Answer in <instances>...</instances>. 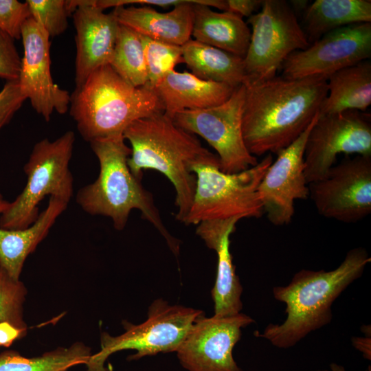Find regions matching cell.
Returning <instances> with one entry per match:
<instances>
[{
	"label": "cell",
	"mask_w": 371,
	"mask_h": 371,
	"mask_svg": "<svg viewBox=\"0 0 371 371\" xmlns=\"http://www.w3.org/2000/svg\"><path fill=\"white\" fill-rule=\"evenodd\" d=\"M140 36L144 45L148 84L155 88L178 64L184 63L182 47Z\"/></svg>",
	"instance_id": "28"
},
{
	"label": "cell",
	"mask_w": 371,
	"mask_h": 371,
	"mask_svg": "<svg viewBox=\"0 0 371 371\" xmlns=\"http://www.w3.org/2000/svg\"><path fill=\"white\" fill-rule=\"evenodd\" d=\"M131 145L127 164L142 179L143 171L155 170L165 175L176 191L175 218L183 223L194 198L196 179L192 167L212 156L195 135L177 126L164 111L137 119L124 131Z\"/></svg>",
	"instance_id": "3"
},
{
	"label": "cell",
	"mask_w": 371,
	"mask_h": 371,
	"mask_svg": "<svg viewBox=\"0 0 371 371\" xmlns=\"http://www.w3.org/2000/svg\"><path fill=\"white\" fill-rule=\"evenodd\" d=\"M67 5L74 13L76 31L75 82L78 87L95 70L110 64L120 24L113 11L106 14L85 0L67 1Z\"/></svg>",
	"instance_id": "17"
},
{
	"label": "cell",
	"mask_w": 371,
	"mask_h": 371,
	"mask_svg": "<svg viewBox=\"0 0 371 371\" xmlns=\"http://www.w3.org/2000/svg\"><path fill=\"white\" fill-rule=\"evenodd\" d=\"M255 322L243 313L227 317L199 316L175 352L188 371H244L233 357L242 329Z\"/></svg>",
	"instance_id": "14"
},
{
	"label": "cell",
	"mask_w": 371,
	"mask_h": 371,
	"mask_svg": "<svg viewBox=\"0 0 371 371\" xmlns=\"http://www.w3.org/2000/svg\"><path fill=\"white\" fill-rule=\"evenodd\" d=\"M25 100L18 80L7 81L0 91V130L9 123Z\"/></svg>",
	"instance_id": "33"
},
{
	"label": "cell",
	"mask_w": 371,
	"mask_h": 371,
	"mask_svg": "<svg viewBox=\"0 0 371 371\" xmlns=\"http://www.w3.org/2000/svg\"><path fill=\"white\" fill-rule=\"evenodd\" d=\"M31 17L38 23L50 37L63 34L67 27L69 11L67 1L27 0Z\"/></svg>",
	"instance_id": "30"
},
{
	"label": "cell",
	"mask_w": 371,
	"mask_h": 371,
	"mask_svg": "<svg viewBox=\"0 0 371 371\" xmlns=\"http://www.w3.org/2000/svg\"><path fill=\"white\" fill-rule=\"evenodd\" d=\"M109 65L130 85L139 87L148 84L147 68L141 36L121 24L119 25L117 41Z\"/></svg>",
	"instance_id": "27"
},
{
	"label": "cell",
	"mask_w": 371,
	"mask_h": 371,
	"mask_svg": "<svg viewBox=\"0 0 371 371\" xmlns=\"http://www.w3.org/2000/svg\"><path fill=\"white\" fill-rule=\"evenodd\" d=\"M14 40L0 30V78L7 81L18 80L21 69V58Z\"/></svg>",
	"instance_id": "32"
},
{
	"label": "cell",
	"mask_w": 371,
	"mask_h": 371,
	"mask_svg": "<svg viewBox=\"0 0 371 371\" xmlns=\"http://www.w3.org/2000/svg\"><path fill=\"white\" fill-rule=\"evenodd\" d=\"M330 370H317L315 371H346L343 366L339 365L336 363H331L329 366ZM364 371H371L370 366Z\"/></svg>",
	"instance_id": "38"
},
{
	"label": "cell",
	"mask_w": 371,
	"mask_h": 371,
	"mask_svg": "<svg viewBox=\"0 0 371 371\" xmlns=\"http://www.w3.org/2000/svg\"><path fill=\"white\" fill-rule=\"evenodd\" d=\"M124 140L120 135L90 142L100 172L95 181L78 190L76 202L89 214L109 217L117 230L125 227L131 210H139L142 217L154 225L177 256L180 242L164 226L152 194L131 172L127 160L131 148Z\"/></svg>",
	"instance_id": "4"
},
{
	"label": "cell",
	"mask_w": 371,
	"mask_h": 371,
	"mask_svg": "<svg viewBox=\"0 0 371 371\" xmlns=\"http://www.w3.org/2000/svg\"><path fill=\"white\" fill-rule=\"evenodd\" d=\"M74 133L69 131L54 141L45 138L33 147L24 166L27 182L23 191L0 214V227L24 229L39 216L38 204L49 196L68 204L73 196L74 179L69 169Z\"/></svg>",
	"instance_id": "7"
},
{
	"label": "cell",
	"mask_w": 371,
	"mask_h": 371,
	"mask_svg": "<svg viewBox=\"0 0 371 371\" xmlns=\"http://www.w3.org/2000/svg\"><path fill=\"white\" fill-rule=\"evenodd\" d=\"M318 116L319 113L297 139L276 154V159L258 186V196L263 213L274 225L289 224L295 213V201L309 197L304 155L307 137Z\"/></svg>",
	"instance_id": "15"
},
{
	"label": "cell",
	"mask_w": 371,
	"mask_h": 371,
	"mask_svg": "<svg viewBox=\"0 0 371 371\" xmlns=\"http://www.w3.org/2000/svg\"><path fill=\"white\" fill-rule=\"evenodd\" d=\"M371 57V23L349 25L323 35L283 63L282 76L302 78L333 73Z\"/></svg>",
	"instance_id": "13"
},
{
	"label": "cell",
	"mask_w": 371,
	"mask_h": 371,
	"mask_svg": "<svg viewBox=\"0 0 371 371\" xmlns=\"http://www.w3.org/2000/svg\"><path fill=\"white\" fill-rule=\"evenodd\" d=\"M203 311L181 305H171L161 298L154 300L148 309L145 322L133 324L122 322L124 333L112 336L102 333L100 350L92 354L85 364L88 371H108L104 366L112 354L134 350L128 360L162 352H176L196 318Z\"/></svg>",
	"instance_id": "8"
},
{
	"label": "cell",
	"mask_w": 371,
	"mask_h": 371,
	"mask_svg": "<svg viewBox=\"0 0 371 371\" xmlns=\"http://www.w3.org/2000/svg\"><path fill=\"white\" fill-rule=\"evenodd\" d=\"M193 10L194 40L244 58L251 30L242 16L227 11L216 12L203 4H194Z\"/></svg>",
	"instance_id": "21"
},
{
	"label": "cell",
	"mask_w": 371,
	"mask_h": 371,
	"mask_svg": "<svg viewBox=\"0 0 371 371\" xmlns=\"http://www.w3.org/2000/svg\"><path fill=\"white\" fill-rule=\"evenodd\" d=\"M21 38L23 56L18 82L23 94L46 121L54 111L65 114L69 109L71 95L52 79L49 35L30 17L23 25Z\"/></svg>",
	"instance_id": "16"
},
{
	"label": "cell",
	"mask_w": 371,
	"mask_h": 371,
	"mask_svg": "<svg viewBox=\"0 0 371 371\" xmlns=\"http://www.w3.org/2000/svg\"><path fill=\"white\" fill-rule=\"evenodd\" d=\"M371 262L363 247L348 251L341 264L331 271L301 269L285 286L273 288V297L285 304L286 317L281 324H269L255 335L278 348H289L311 332L330 324L332 304Z\"/></svg>",
	"instance_id": "2"
},
{
	"label": "cell",
	"mask_w": 371,
	"mask_h": 371,
	"mask_svg": "<svg viewBox=\"0 0 371 371\" xmlns=\"http://www.w3.org/2000/svg\"><path fill=\"white\" fill-rule=\"evenodd\" d=\"M91 355V348L82 342L32 358L7 350L0 354V371H67L74 366L86 364Z\"/></svg>",
	"instance_id": "26"
},
{
	"label": "cell",
	"mask_w": 371,
	"mask_h": 371,
	"mask_svg": "<svg viewBox=\"0 0 371 371\" xmlns=\"http://www.w3.org/2000/svg\"><path fill=\"white\" fill-rule=\"evenodd\" d=\"M352 346L360 352L363 357L367 360L371 359V337H352L351 339Z\"/></svg>",
	"instance_id": "36"
},
{
	"label": "cell",
	"mask_w": 371,
	"mask_h": 371,
	"mask_svg": "<svg viewBox=\"0 0 371 371\" xmlns=\"http://www.w3.org/2000/svg\"><path fill=\"white\" fill-rule=\"evenodd\" d=\"M30 17L26 2L0 0V30L12 38H21L23 25Z\"/></svg>",
	"instance_id": "31"
},
{
	"label": "cell",
	"mask_w": 371,
	"mask_h": 371,
	"mask_svg": "<svg viewBox=\"0 0 371 371\" xmlns=\"http://www.w3.org/2000/svg\"><path fill=\"white\" fill-rule=\"evenodd\" d=\"M25 336L20 329L7 322H0V346L9 347L18 339Z\"/></svg>",
	"instance_id": "35"
},
{
	"label": "cell",
	"mask_w": 371,
	"mask_h": 371,
	"mask_svg": "<svg viewBox=\"0 0 371 371\" xmlns=\"http://www.w3.org/2000/svg\"><path fill=\"white\" fill-rule=\"evenodd\" d=\"M304 32L309 43L349 25L371 23L370 0H316L303 14Z\"/></svg>",
	"instance_id": "24"
},
{
	"label": "cell",
	"mask_w": 371,
	"mask_h": 371,
	"mask_svg": "<svg viewBox=\"0 0 371 371\" xmlns=\"http://www.w3.org/2000/svg\"><path fill=\"white\" fill-rule=\"evenodd\" d=\"M293 10L295 12L298 11H304L307 6L308 5V1H304V0H294L291 1L290 3H289Z\"/></svg>",
	"instance_id": "37"
},
{
	"label": "cell",
	"mask_w": 371,
	"mask_h": 371,
	"mask_svg": "<svg viewBox=\"0 0 371 371\" xmlns=\"http://www.w3.org/2000/svg\"><path fill=\"white\" fill-rule=\"evenodd\" d=\"M181 47L183 63L195 76L233 87L245 82L243 58L191 38Z\"/></svg>",
	"instance_id": "23"
},
{
	"label": "cell",
	"mask_w": 371,
	"mask_h": 371,
	"mask_svg": "<svg viewBox=\"0 0 371 371\" xmlns=\"http://www.w3.org/2000/svg\"><path fill=\"white\" fill-rule=\"evenodd\" d=\"M243 85V139L248 151L256 157L267 153L277 154L297 139L319 113L328 93L327 79L319 76H276Z\"/></svg>",
	"instance_id": "1"
},
{
	"label": "cell",
	"mask_w": 371,
	"mask_h": 371,
	"mask_svg": "<svg viewBox=\"0 0 371 371\" xmlns=\"http://www.w3.org/2000/svg\"><path fill=\"white\" fill-rule=\"evenodd\" d=\"M161 111L164 105L153 87L130 85L110 65L92 72L71 95L70 114L89 143L122 135L135 120Z\"/></svg>",
	"instance_id": "5"
},
{
	"label": "cell",
	"mask_w": 371,
	"mask_h": 371,
	"mask_svg": "<svg viewBox=\"0 0 371 371\" xmlns=\"http://www.w3.org/2000/svg\"><path fill=\"white\" fill-rule=\"evenodd\" d=\"M272 162L269 153L254 166L234 174L222 172L214 154L195 164L192 167L196 179L195 192L183 223L198 225L209 221L261 217L264 213L257 190Z\"/></svg>",
	"instance_id": "6"
},
{
	"label": "cell",
	"mask_w": 371,
	"mask_h": 371,
	"mask_svg": "<svg viewBox=\"0 0 371 371\" xmlns=\"http://www.w3.org/2000/svg\"><path fill=\"white\" fill-rule=\"evenodd\" d=\"M340 153L371 156L370 114L346 111L318 116L305 145L304 174L308 184L323 179Z\"/></svg>",
	"instance_id": "11"
},
{
	"label": "cell",
	"mask_w": 371,
	"mask_h": 371,
	"mask_svg": "<svg viewBox=\"0 0 371 371\" xmlns=\"http://www.w3.org/2000/svg\"><path fill=\"white\" fill-rule=\"evenodd\" d=\"M263 0H226L227 12H233L243 17L249 18L258 12Z\"/></svg>",
	"instance_id": "34"
},
{
	"label": "cell",
	"mask_w": 371,
	"mask_h": 371,
	"mask_svg": "<svg viewBox=\"0 0 371 371\" xmlns=\"http://www.w3.org/2000/svg\"><path fill=\"white\" fill-rule=\"evenodd\" d=\"M308 190L319 214L346 223L363 219L371 213V156L344 159Z\"/></svg>",
	"instance_id": "12"
},
{
	"label": "cell",
	"mask_w": 371,
	"mask_h": 371,
	"mask_svg": "<svg viewBox=\"0 0 371 371\" xmlns=\"http://www.w3.org/2000/svg\"><path fill=\"white\" fill-rule=\"evenodd\" d=\"M247 23L251 30L243 58L245 82L274 78L289 55L310 45L296 14L284 0H263L260 10Z\"/></svg>",
	"instance_id": "9"
},
{
	"label": "cell",
	"mask_w": 371,
	"mask_h": 371,
	"mask_svg": "<svg viewBox=\"0 0 371 371\" xmlns=\"http://www.w3.org/2000/svg\"><path fill=\"white\" fill-rule=\"evenodd\" d=\"M236 87L173 70L154 88L170 117L184 110L213 107L225 102Z\"/></svg>",
	"instance_id": "19"
},
{
	"label": "cell",
	"mask_w": 371,
	"mask_h": 371,
	"mask_svg": "<svg viewBox=\"0 0 371 371\" xmlns=\"http://www.w3.org/2000/svg\"><path fill=\"white\" fill-rule=\"evenodd\" d=\"M27 289L20 280H14L0 267V322H7L25 335L23 304Z\"/></svg>",
	"instance_id": "29"
},
{
	"label": "cell",
	"mask_w": 371,
	"mask_h": 371,
	"mask_svg": "<svg viewBox=\"0 0 371 371\" xmlns=\"http://www.w3.org/2000/svg\"><path fill=\"white\" fill-rule=\"evenodd\" d=\"M360 330L365 336L371 337V328L370 325L363 324L361 325Z\"/></svg>",
	"instance_id": "39"
},
{
	"label": "cell",
	"mask_w": 371,
	"mask_h": 371,
	"mask_svg": "<svg viewBox=\"0 0 371 371\" xmlns=\"http://www.w3.org/2000/svg\"><path fill=\"white\" fill-rule=\"evenodd\" d=\"M327 88L319 116L346 111L364 112L371 104V62L363 60L333 73L327 79Z\"/></svg>",
	"instance_id": "22"
},
{
	"label": "cell",
	"mask_w": 371,
	"mask_h": 371,
	"mask_svg": "<svg viewBox=\"0 0 371 371\" xmlns=\"http://www.w3.org/2000/svg\"><path fill=\"white\" fill-rule=\"evenodd\" d=\"M245 94V86L242 84L219 105L184 110L172 117L177 126L201 136L217 152L220 170L227 174L244 171L258 162L248 151L243 139L242 117Z\"/></svg>",
	"instance_id": "10"
},
{
	"label": "cell",
	"mask_w": 371,
	"mask_h": 371,
	"mask_svg": "<svg viewBox=\"0 0 371 371\" xmlns=\"http://www.w3.org/2000/svg\"><path fill=\"white\" fill-rule=\"evenodd\" d=\"M232 233L212 239L206 246L217 254L216 281L212 289L214 316L227 317L241 313L243 286L236 272L230 252V239Z\"/></svg>",
	"instance_id": "25"
},
{
	"label": "cell",
	"mask_w": 371,
	"mask_h": 371,
	"mask_svg": "<svg viewBox=\"0 0 371 371\" xmlns=\"http://www.w3.org/2000/svg\"><path fill=\"white\" fill-rule=\"evenodd\" d=\"M0 193V214L8 204ZM66 203L49 197L47 207L40 212L36 222L24 229L0 227V267L14 280H19L27 257L47 236L58 216L66 210Z\"/></svg>",
	"instance_id": "20"
},
{
	"label": "cell",
	"mask_w": 371,
	"mask_h": 371,
	"mask_svg": "<svg viewBox=\"0 0 371 371\" xmlns=\"http://www.w3.org/2000/svg\"><path fill=\"white\" fill-rule=\"evenodd\" d=\"M194 4L227 10L226 0H186L167 12H160L150 6L125 7L113 9L118 23L151 39L182 46L192 36Z\"/></svg>",
	"instance_id": "18"
}]
</instances>
